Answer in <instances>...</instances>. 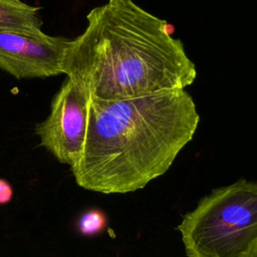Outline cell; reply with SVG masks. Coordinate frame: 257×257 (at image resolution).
Returning <instances> with one entry per match:
<instances>
[{
  "label": "cell",
  "mask_w": 257,
  "mask_h": 257,
  "mask_svg": "<svg viewBox=\"0 0 257 257\" xmlns=\"http://www.w3.org/2000/svg\"><path fill=\"white\" fill-rule=\"evenodd\" d=\"M178 230L188 257H257V182L212 191Z\"/></svg>",
  "instance_id": "3957f363"
},
{
  "label": "cell",
  "mask_w": 257,
  "mask_h": 257,
  "mask_svg": "<svg viewBox=\"0 0 257 257\" xmlns=\"http://www.w3.org/2000/svg\"><path fill=\"white\" fill-rule=\"evenodd\" d=\"M69 41L41 29H0V68L18 79L61 74Z\"/></svg>",
  "instance_id": "5b68a950"
},
{
  "label": "cell",
  "mask_w": 257,
  "mask_h": 257,
  "mask_svg": "<svg viewBox=\"0 0 257 257\" xmlns=\"http://www.w3.org/2000/svg\"><path fill=\"white\" fill-rule=\"evenodd\" d=\"M13 1H18V0H13Z\"/></svg>",
  "instance_id": "9c48e42d"
},
{
  "label": "cell",
  "mask_w": 257,
  "mask_h": 257,
  "mask_svg": "<svg viewBox=\"0 0 257 257\" xmlns=\"http://www.w3.org/2000/svg\"><path fill=\"white\" fill-rule=\"evenodd\" d=\"M199 120L185 89L120 100L90 96L83 150L70 167L74 180L103 194L143 189L169 170Z\"/></svg>",
  "instance_id": "7a4b0ae2"
},
{
  "label": "cell",
  "mask_w": 257,
  "mask_h": 257,
  "mask_svg": "<svg viewBox=\"0 0 257 257\" xmlns=\"http://www.w3.org/2000/svg\"><path fill=\"white\" fill-rule=\"evenodd\" d=\"M13 198V188L11 184L5 180L0 178V205L8 204Z\"/></svg>",
  "instance_id": "ba28073f"
},
{
  "label": "cell",
  "mask_w": 257,
  "mask_h": 257,
  "mask_svg": "<svg viewBox=\"0 0 257 257\" xmlns=\"http://www.w3.org/2000/svg\"><path fill=\"white\" fill-rule=\"evenodd\" d=\"M106 226V217L98 209L84 212L77 221V230L83 236H92L101 232Z\"/></svg>",
  "instance_id": "52a82bcc"
},
{
  "label": "cell",
  "mask_w": 257,
  "mask_h": 257,
  "mask_svg": "<svg viewBox=\"0 0 257 257\" xmlns=\"http://www.w3.org/2000/svg\"><path fill=\"white\" fill-rule=\"evenodd\" d=\"M38 8L22 1L0 0V29L39 30Z\"/></svg>",
  "instance_id": "8992f818"
},
{
  "label": "cell",
  "mask_w": 257,
  "mask_h": 257,
  "mask_svg": "<svg viewBox=\"0 0 257 257\" xmlns=\"http://www.w3.org/2000/svg\"><path fill=\"white\" fill-rule=\"evenodd\" d=\"M86 20L84 31L69 41L62 71L92 98H136L194 82L196 66L170 24L133 0H107Z\"/></svg>",
  "instance_id": "6da1fadb"
},
{
  "label": "cell",
  "mask_w": 257,
  "mask_h": 257,
  "mask_svg": "<svg viewBox=\"0 0 257 257\" xmlns=\"http://www.w3.org/2000/svg\"><path fill=\"white\" fill-rule=\"evenodd\" d=\"M89 102L88 90L66 76L51 101L48 116L35 127L40 145L60 163L70 167L78 162L83 150Z\"/></svg>",
  "instance_id": "277c9868"
}]
</instances>
